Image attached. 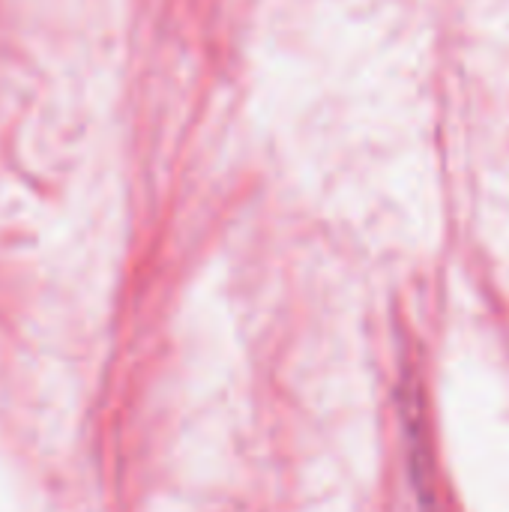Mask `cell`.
Masks as SVG:
<instances>
[{
  "mask_svg": "<svg viewBox=\"0 0 509 512\" xmlns=\"http://www.w3.org/2000/svg\"><path fill=\"white\" fill-rule=\"evenodd\" d=\"M399 417H402V438L408 450V477L417 495L420 512H444V501L438 492V465L432 447V429L426 414L423 387L414 372H405L399 387Z\"/></svg>",
  "mask_w": 509,
  "mask_h": 512,
  "instance_id": "6da1fadb",
  "label": "cell"
}]
</instances>
